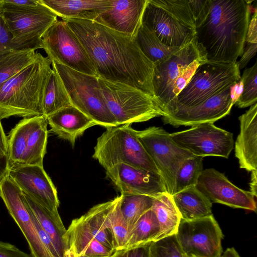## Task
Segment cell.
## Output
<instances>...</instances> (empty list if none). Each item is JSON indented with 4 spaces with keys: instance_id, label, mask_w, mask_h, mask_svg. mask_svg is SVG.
<instances>
[{
    "instance_id": "18",
    "label": "cell",
    "mask_w": 257,
    "mask_h": 257,
    "mask_svg": "<svg viewBox=\"0 0 257 257\" xmlns=\"http://www.w3.org/2000/svg\"><path fill=\"white\" fill-rule=\"evenodd\" d=\"M106 175L121 195L140 194L156 197L167 192L161 175L120 163L105 170Z\"/></svg>"
},
{
    "instance_id": "45",
    "label": "cell",
    "mask_w": 257,
    "mask_h": 257,
    "mask_svg": "<svg viewBox=\"0 0 257 257\" xmlns=\"http://www.w3.org/2000/svg\"><path fill=\"white\" fill-rule=\"evenodd\" d=\"M257 11L256 7L250 19L245 37V42L257 43Z\"/></svg>"
},
{
    "instance_id": "43",
    "label": "cell",
    "mask_w": 257,
    "mask_h": 257,
    "mask_svg": "<svg viewBox=\"0 0 257 257\" xmlns=\"http://www.w3.org/2000/svg\"><path fill=\"white\" fill-rule=\"evenodd\" d=\"M0 257H34L31 253H26L15 245L0 241Z\"/></svg>"
},
{
    "instance_id": "47",
    "label": "cell",
    "mask_w": 257,
    "mask_h": 257,
    "mask_svg": "<svg viewBox=\"0 0 257 257\" xmlns=\"http://www.w3.org/2000/svg\"><path fill=\"white\" fill-rule=\"evenodd\" d=\"M0 119V159L7 157L8 152V137L6 136Z\"/></svg>"
},
{
    "instance_id": "49",
    "label": "cell",
    "mask_w": 257,
    "mask_h": 257,
    "mask_svg": "<svg viewBox=\"0 0 257 257\" xmlns=\"http://www.w3.org/2000/svg\"><path fill=\"white\" fill-rule=\"evenodd\" d=\"M13 5L21 7L36 6L40 4V0H4Z\"/></svg>"
},
{
    "instance_id": "29",
    "label": "cell",
    "mask_w": 257,
    "mask_h": 257,
    "mask_svg": "<svg viewBox=\"0 0 257 257\" xmlns=\"http://www.w3.org/2000/svg\"><path fill=\"white\" fill-rule=\"evenodd\" d=\"M151 209L156 214L160 226L154 241L176 234L181 217L172 195L165 192L155 197Z\"/></svg>"
},
{
    "instance_id": "7",
    "label": "cell",
    "mask_w": 257,
    "mask_h": 257,
    "mask_svg": "<svg viewBox=\"0 0 257 257\" xmlns=\"http://www.w3.org/2000/svg\"><path fill=\"white\" fill-rule=\"evenodd\" d=\"M101 92L117 125L148 121L165 113L151 95L131 86L98 77Z\"/></svg>"
},
{
    "instance_id": "27",
    "label": "cell",
    "mask_w": 257,
    "mask_h": 257,
    "mask_svg": "<svg viewBox=\"0 0 257 257\" xmlns=\"http://www.w3.org/2000/svg\"><path fill=\"white\" fill-rule=\"evenodd\" d=\"M31 209L51 239L59 257L68 248L65 240V229L59 214H55L23 192Z\"/></svg>"
},
{
    "instance_id": "17",
    "label": "cell",
    "mask_w": 257,
    "mask_h": 257,
    "mask_svg": "<svg viewBox=\"0 0 257 257\" xmlns=\"http://www.w3.org/2000/svg\"><path fill=\"white\" fill-rule=\"evenodd\" d=\"M8 175L23 192L52 213L59 214L57 190L43 166H17L9 169Z\"/></svg>"
},
{
    "instance_id": "56",
    "label": "cell",
    "mask_w": 257,
    "mask_h": 257,
    "mask_svg": "<svg viewBox=\"0 0 257 257\" xmlns=\"http://www.w3.org/2000/svg\"><path fill=\"white\" fill-rule=\"evenodd\" d=\"M185 257H196V256L194 255H190L185 256Z\"/></svg>"
},
{
    "instance_id": "53",
    "label": "cell",
    "mask_w": 257,
    "mask_h": 257,
    "mask_svg": "<svg viewBox=\"0 0 257 257\" xmlns=\"http://www.w3.org/2000/svg\"><path fill=\"white\" fill-rule=\"evenodd\" d=\"M62 257H78L75 248L73 246L70 245L66 249Z\"/></svg>"
},
{
    "instance_id": "57",
    "label": "cell",
    "mask_w": 257,
    "mask_h": 257,
    "mask_svg": "<svg viewBox=\"0 0 257 257\" xmlns=\"http://www.w3.org/2000/svg\"><path fill=\"white\" fill-rule=\"evenodd\" d=\"M221 257H224V256L223 255V254L221 256Z\"/></svg>"
},
{
    "instance_id": "26",
    "label": "cell",
    "mask_w": 257,
    "mask_h": 257,
    "mask_svg": "<svg viewBox=\"0 0 257 257\" xmlns=\"http://www.w3.org/2000/svg\"><path fill=\"white\" fill-rule=\"evenodd\" d=\"M65 238L68 247L73 246L78 256L84 254L109 257L115 251L97 240L80 217L72 220Z\"/></svg>"
},
{
    "instance_id": "38",
    "label": "cell",
    "mask_w": 257,
    "mask_h": 257,
    "mask_svg": "<svg viewBox=\"0 0 257 257\" xmlns=\"http://www.w3.org/2000/svg\"><path fill=\"white\" fill-rule=\"evenodd\" d=\"M120 199L115 204L110 216L111 229L115 250H122L125 245L130 230L120 209Z\"/></svg>"
},
{
    "instance_id": "34",
    "label": "cell",
    "mask_w": 257,
    "mask_h": 257,
    "mask_svg": "<svg viewBox=\"0 0 257 257\" xmlns=\"http://www.w3.org/2000/svg\"><path fill=\"white\" fill-rule=\"evenodd\" d=\"M37 56L33 50H15L0 59V86L33 62Z\"/></svg>"
},
{
    "instance_id": "8",
    "label": "cell",
    "mask_w": 257,
    "mask_h": 257,
    "mask_svg": "<svg viewBox=\"0 0 257 257\" xmlns=\"http://www.w3.org/2000/svg\"><path fill=\"white\" fill-rule=\"evenodd\" d=\"M60 75L72 105L97 125L109 128L118 126L103 98L98 77L86 74L52 62Z\"/></svg>"
},
{
    "instance_id": "13",
    "label": "cell",
    "mask_w": 257,
    "mask_h": 257,
    "mask_svg": "<svg viewBox=\"0 0 257 257\" xmlns=\"http://www.w3.org/2000/svg\"><path fill=\"white\" fill-rule=\"evenodd\" d=\"M174 143L194 156H218L227 159L234 147L232 133L204 123L170 134Z\"/></svg>"
},
{
    "instance_id": "11",
    "label": "cell",
    "mask_w": 257,
    "mask_h": 257,
    "mask_svg": "<svg viewBox=\"0 0 257 257\" xmlns=\"http://www.w3.org/2000/svg\"><path fill=\"white\" fill-rule=\"evenodd\" d=\"M138 138L158 169L167 192L173 195L176 174L183 162L193 156L179 147L162 127L151 126L137 131Z\"/></svg>"
},
{
    "instance_id": "25",
    "label": "cell",
    "mask_w": 257,
    "mask_h": 257,
    "mask_svg": "<svg viewBox=\"0 0 257 257\" xmlns=\"http://www.w3.org/2000/svg\"><path fill=\"white\" fill-rule=\"evenodd\" d=\"M118 199L117 196L112 200L97 204L80 217L97 240L115 251L110 216Z\"/></svg>"
},
{
    "instance_id": "21",
    "label": "cell",
    "mask_w": 257,
    "mask_h": 257,
    "mask_svg": "<svg viewBox=\"0 0 257 257\" xmlns=\"http://www.w3.org/2000/svg\"><path fill=\"white\" fill-rule=\"evenodd\" d=\"M147 0H111V8L95 22L116 32L135 37L142 24Z\"/></svg>"
},
{
    "instance_id": "39",
    "label": "cell",
    "mask_w": 257,
    "mask_h": 257,
    "mask_svg": "<svg viewBox=\"0 0 257 257\" xmlns=\"http://www.w3.org/2000/svg\"><path fill=\"white\" fill-rule=\"evenodd\" d=\"M149 252L150 257H185L175 234L152 242Z\"/></svg>"
},
{
    "instance_id": "3",
    "label": "cell",
    "mask_w": 257,
    "mask_h": 257,
    "mask_svg": "<svg viewBox=\"0 0 257 257\" xmlns=\"http://www.w3.org/2000/svg\"><path fill=\"white\" fill-rule=\"evenodd\" d=\"M51 61L37 53L35 60L0 86V119L43 115L42 100Z\"/></svg>"
},
{
    "instance_id": "37",
    "label": "cell",
    "mask_w": 257,
    "mask_h": 257,
    "mask_svg": "<svg viewBox=\"0 0 257 257\" xmlns=\"http://www.w3.org/2000/svg\"><path fill=\"white\" fill-rule=\"evenodd\" d=\"M243 82L242 93L235 103L239 108L250 106L257 101V63L244 70L240 77Z\"/></svg>"
},
{
    "instance_id": "32",
    "label": "cell",
    "mask_w": 257,
    "mask_h": 257,
    "mask_svg": "<svg viewBox=\"0 0 257 257\" xmlns=\"http://www.w3.org/2000/svg\"><path fill=\"white\" fill-rule=\"evenodd\" d=\"M134 39L143 54L153 63L165 60L182 48L164 45L154 32L142 23Z\"/></svg>"
},
{
    "instance_id": "30",
    "label": "cell",
    "mask_w": 257,
    "mask_h": 257,
    "mask_svg": "<svg viewBox=\"0 0 257 257\" xmlns=\"http://www.w3.org/2000/svg\"><path fill=\"white\" fill-rule=\"evenodd\" d=\"M72 103L64 83L52 67L48 78L42 100L43 115L46 117Z\"/></svg>"
},
{
    "instance_id": "1",
    "label": "cell",
    "mask_w": 257,
    "mask_h": 257,
    "mask_svg": "<svg viewBox=\"0 0 257 257\" xmlns=\"http://www.w3.org/2000/svg\"><path fill=\"white\" fill-rule=\"evenodd\" d=\"M63 20L84 47L98 77L131 86L156 99L152 84L155 64L143 54L134 37L94 21Z\"/></svg>"
},
{
    "instance_id": "24",
    "label": "cell",
    "mask_w": 257,
    "mask_h": 257,
    "mask_svg": "<svg viewBox=\"0 0 257 257\" xmlns=\"http://www.w3.org/2000/svg\"><path fill=\"white\" fill-rule=\"evenodd\" d=\"M62 19H77L95 21L100 14L109 10L111 0H40Z\"/></svg>"
},
{
    "instance_id": "51",
    "label": "cell",
    "mask_w": 257,
    "mask_h": 257,
    "mask_svg": "<svg viewBox=\"0 0 257 257\" xmlns=\"http://www.w3.org/2000/svg\"><path fill=\"white\" fill-rule=\"evenodd\" d=\"M8 172V166L7 157H5L0 159V181L7 175Z\"/></svg>"
},
{
    "instance_id": "46",
    "label": "cell",
    "mask_w": 257,
    "mask_h": 257,
    "mask_svg": "<svg viewBox=\"0 0 257 257\" xmlns=\"http://www.w3.org/2000/svg\"><path fill=\"white\" fill-rule=\"evenodd\" d=\"M243 91V82L241 78L230 86L231 102L234 105L241 96Z\"/></svg>"
},
{
    "instance_id": "35",
    "label": "cell",
    "mask_w": 257,
    "mask_h": 257,
    "mask_svg": "<svg viewBox=\"0 0 257 257\" xmlns=\"http://www.w3.org/2000/svg\"><path fill=\"white\" fill-rule=\"evenodd\" d=\"M202 160V157L193 156L183 162L176 174L174 194L196 185L203 170Z\"/></svg>"
},
{
    "instance_id": "15",
    "label": "cell",
    "mask_w": 257,
    "mask_h": 257,
    "mask_svg": "<svg viewBox=\"0 0 257 257\" xmlns=\"http://www.w3.org/2000/svg\"><path fill=\"white\" fill-rule=\"evenodd\" d=\"M206 57L196 37L168 59L154 63L152 84L155 98L165 113L168 96L172 86L183 70L194 60Z\"/></svg>"
},
{
    "instance_id": "48",
    "label": "cell",
    "mask_w": 257,
    "mask_h": 257,
    "mask_svg": "<svg viewBox=\"0 0 257 257\" xmlns=\"http://www.w3.org/2000/svg\"><path fill=\"white\" fill-rule=\"evenodd\" d=\"M149 245L137 247L127 250V257H150Z\"/></svg>"
},
{
    "instance_id": "6",
    "label": "cell",
    "mask_w": 257,
    "mask_h": 257,
    "mask_svg": "<svg viewBox=\"0 0 257 257\" xmlns=\"http://www.w3.org/2000/svg\"><path fill=\"white\" fill-rule=\"evenodd\" d=\"M236 62L207 60L199 65L165 116L179 109L197 105L237 82L241 76Z\"/></svg>"
},
{
    "instance_id": "44",
    "label": "cell",
    "mask_w": 257,
    "mask_h": 257,
    "mask_svg": "<svg viewBox=\"0 0 257 257\" xmlns=\"http://www.w3.org/2000/svg\"><path fill=\"white\" fill-rule=\"evenodd\" d=\"M246 45L244 47L243 52L239 61H237L239 69H242L248 64L250 60L255 56L257 43H251L245 42Z\"/></svg>"
},
{
    "instance_id": "52",
    "label": "cell",
    "mask_w": 257,
    "mask_h": 257,
    "mask_svg": "<svg viewBox=\"0 0 257 257\" xmlns=\"http://www.w3.org/2000/svg\"><path fill=\"white\" fill-rule=\"evenodd\" d=\"M223 255L224 257H240L234 247L227 248Z\"/></svg>"
},
{
    "instance_id": "33",
    "label": "cell",
    "mask_w": 257,
    "mask_h": 257,
    "mask_svg": "<svg viewBox=\"0 0 257 257\" xmlns=\"http://www.w3.org/2000/svg\"><path fill=\"white\" fill-rule=\"evenodd\" d=\"M120 197V209L131 231L137 221L152 208L154 198L140 194Z\"/></svg>"
},
{
    "instance_id": "10",
    "label": "cell",
    "mask_w": 257,
    "mask_h": 257,
    "mask_svg": "<svg viewBox=\"0 0 257 257\" xmlns=\"http://www.w3.org/2000/svg\"><path fill=\"white\" fill-rule=\"evenodd\" d=\"M41 49L51 62L98 77L84 47L64 21L57 20L46 32L42 39Z\"/></svg>"
},
{
    "instance_id": "20",
    "label": "cell",
    "mask_w": 257,
    "mask_h": 257,
    "mask_svg": "<svg viewBox=\"0 0 257 257\" xmlns=\"http://www.w3.org/2000/svg\"><path fill=\"white\" fill-rule=\"evenodd\" d=\"M142 23L154 32L163 44L169 47H184L196 36L195 31L180 24L150 0H147Z\"/></svg>"
},
{
    "instance_id": "41",
    "label": "cell",
    "mask_w": 257,
    "mask_h": 257,
    "mask_svg": "<svg viewBox=\"0 0 257 257\" xmlns=\"http://www.w3.org/2000/svg\"><path fill=\"white\" fill-rule=\"evenodd\" d=\"M211 2V0H188L196 28L207 17L210 11Z\"/></svg>"
},
{
    "instance_id": "36",
    "label": "cell",
    "mask_w": 257,
    "mask_h": 257,
    "mask_svg": "<svg viewBox=\"0 0 257 257\" xmlns=\"http://www.w3.org/2000/svg\"><path fill=\"white\" fill-rule=\"evenodd\" d=\"M151 3L161 8L173 19L196 32L194 18L188 0H150Z\"/></svg>"
},
{
    "instance_id": "4",
    "label": "cell",
    "mask_w": 257,
    "mask_h": 257,
    "mask_svg": "<svg viewBox=\"0 0 257 257\" xmlns=\"http://www.w3.org/2000/svg\"><path fill=\"white\" fill-rule=\"evenodd\" d=\"M131 124L107 128L99 137L93 158L105 170L123 163L161 175Z\"/></svg>"
},
{
    "instance_id": "42",
    "label": "cell",
    "mask_w": 257,
    "mask_h": 257,
    "mask_svg": "<svg viewBox=\"0 0 257 257\" xmlns=\"http://www.w3.org/2000/svg\"><path fill=\"white\" fill-rule=\"evenodd\" d=\"M12 35L0 16V59L15 51L12 43Z\"/></svg>"
},
{
    "instance_id": "9",
    "label": "cell",
    "mask_w": 257,
    "mask_h": 257,
    "mask_svg": "<svg viewBox=\"0 0 257 257\" xmlns=\"http://www.w3.org/2000/svg\"><path fill=\"white\" fill-rule=\"evenodd\" d=\"M47 117H25L8 137V170L19 165H43L48 138Z\"/></svg>"
},
{
    "instance_id": "31",
    "label": "cell",
    "mask_w": 257,
    "mask_h": 257,
    "mask_svg": "<svg viewBox=\"0 0 257 257\" xmlns=\"http://www.w3.org/2000/svg\"><path fill=\"white\" fill-rule=\"evenodd\" d=\"M160 231L159 224L154 211L151 209L135 223L130 232L122 250L126 251L150 245Z\"/></svg>"
},
{
    "instance_id": "50",
    "label": "cell",
    "mask_w": 257,
    "mask_h": 257,
    "mask_svg": "<svg viewBox=\"0 0 257 257\" xmlns=\"http://www.w3.org/2000/svg\"><path fill=\"white\" fill-rule=\"evenodd\" d=\"M250 182L249 183L250 192L256 198V187H257V171H253L251 172Z\"/></svg>"
},
{
    "instance_id": "54",
    "label": "cell",
    "mask_w": 257,
    "mask_h": 257,
    "mask_svg": "<svg viewBox=\"0 0 257 257\" xmlns=\"http://www.w3.org/2000/svg\"><path fill=\"white\" fill-rule=\"evenodd\" d=\"M109 257H127V251L124 250H115Z\"/></svg>"
},
{
    "instance_id": "12",
    "label": "cell",
    "mask_w": 257,
    "mask_h": 257,
    "mask_svg": "<svg viewBox=\"0 0 257 257\" xmlns=\"http://www.w3.org/2000/svg\"><path fill=\"white\" fill-rule=\"evenodd\" d=\"M175 235L185 256L222 255L223 234L213 214L193 220H181Z\"/></svg>"
},
{
    "instance_id": "2",
    "label": "cell",
    "mask_w": 257,
    "mask_h": 257,
    "mask_svg": "<svg viewBox=\"0 0 257 257\" xmlns=\"http://www.w3.org/2000/svg\"><path fill=\"white\" fill-rule=\"evenodd\" d=\"M244 0H211L209 12L196 28L197 43L208 61L235 63L243 52L250 3Z\"/></svg>"
},
{
    "instance_id": "28",
    "label": "cell",
    "mask_w": 257,
    "mask_h": 257,
    "mask_svg": "<svg viewBox=\"0 0 257 257\" xmlns=\"http://www.w3.org/2000/svg\"><path fill=\"white\" fill-rule=\"evenodd\" d=\"M172 197L181 220H193L213 214L212 203L196 186L176 193Z\"/></svg>"
},
{
    "instance_id": "22",
    "label": "cell",
    "mask_w": 257,
    "mask_h": 257,
    "mask_svg": "<svg viewBox=\"0 0 257 257\" xmlns=\"http://www.w3.org/2000/svg\"><path fill=\"white\" fill-rule=\"evenodd\" d=\"M240 132L235 143V156L239 168L257 171V103L238 117Z\"/></svg>"
},
{
    "instance_id": "14",
    "label": "cell",
    "mask_w": 257,
    "mask_h": 257,
    "mask_svg": "<svg viewBox=\"0 0 257 257\" xmlns=\"http://www.w3.org/2000/svg\"><path fill=\"white\" fill-rule=\"evenodd\" d=\"M0 197L25 237L34 257H53L38 235L32 211L23 191L8 174L0 181Z\"/></svg>"
},
{
    "instance_id": "23",
    "label": "cell",
    "mask_w": 257,
    "mask_h": 257,
    "mask_svg": "<svg viewBox=\"0 0 257 257\" xmlns=\"http://www.w3.org/2000/svg\"><path fill=\"white\" fill-rule=\"evenodd\" d=\"M47 117L51 131L72 146L78 137L96 123L81 111L71 105L63 108Z\"/></svg>"
},
{
    "instance_id": "19",
    "label": "cell",
    "mask_w": 257,
    "mask_h": 257,
    "mask_svg": "<svg viewBox=\"0 0 257 257\" xmlns=\"http://www.w3.org/2000/svg\"><path fill=\"white\" fill-rule=\"evenodd\" d=\"M232 106L229 86L197 105L162 116V120L164 124L175 127L192 126L207 122L214 123L229 114Z\"/></svg>"
},
{
    "instance_id": "16",
    "label": "cell",
    "mask_w": 257,
    "mask_h": 257,
    "mask_svg": "<svg viewBox=\"0 0 257 257\" xmlns=\"http://www.w3.org/2000/svg\"><path fill=\"white\" fill-rule=\"evenodd\" d=\"M196 187L212 203L256 211L255 197L252 194L234 185L224 174L214 168L203 170Z\"/></svg>"
},
{
    "instance_id": "55",
    "label": "cell",
    "mask_w": 257,
    "mask_h": 257,
    "mask_svg": "<svg viewBox=\"0 0 257 257\" xmlns=\"http://www.w3.org/2000/svg\"><path fill=\"white\" fill-rule=\"evenodd\" d=\"M78 257H106V256H95V255H80Z\"/></svg>"
},
{
    "instance_id": "5",
    "label": "cell",
    "mask_w": 257,
    "mask_h": 257,
    "mask_svg": "<svg viewBox=\"0 0 257 257\" xmlns=\"http://www.w3.org/2000/svg\"><path fill=\"white\" fill-rule=\"evenodd\" d=\"M0 16L12 35L15 50L41 49L42 37L57 16L40 0L36 6L21 7L0 0Z\"/></svg>"
},
{
    "instance_id": "40",
    "label": "cell",
    "mask_w": 257,
    "mask_h": 257,
    "mask_svg": "<svg viewBox=\"0 0 257 257\" xmlns=\"http://www.w3.org/2000/svg\"><path fill=\"white\" fill-rule=\"evenodd\" d=\"M207 60L206 57H203L194 60L185 68L177 77L174 82L168 96L167 104L165 110V115L168 109L173 103L177 95L189 82L198 66Z\"/></svg>"
}]
</instances>
